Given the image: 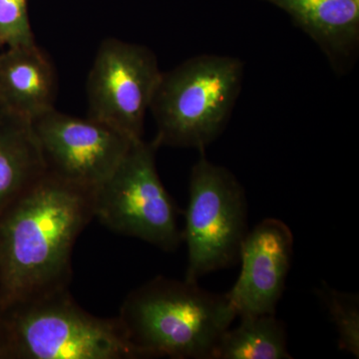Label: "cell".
Masks as SVG:
<instances>
[{
    "label": "cell",
    "instance_id": "6da1fadb",
    "mask_svg": "<svg viewBox=\"0 0 359 359\" xmlns=\"http://www.w3.org/2000/svg\"><path fill=\"white\" fill-rule=\"evenodd\" d=\"M94 192L46 172L0 214V311L68 289Z\"/></svg>",
    "mask_w": 359,
    "mask_h": 359
},
{
    "label": "cell",
    "instance_id": "7a4b0ae2",
    "mask_svg": "<svg viewBox=\"0 0 359 359\" xmlns=\"http://www.w3.org/2000/svg\"><path fill=\"white\" fill-rule=\"evenodd\" d=\"M237 318L226 294L198 283L157 276L132 290L118 318L148 358L212 359Z\"/></svg>",
    "mask_w": 359,
    "mask_h": 359
},
{
    "label": "cell",
    "instance_id": "3957f363",
    "mask_svg": "<svg viewBox=\"0 0 359 359\" xmlns=\"http://www.w3.org/2000/svg\"><path fill=\"white\" fill-rule=\"evenodd\" d=\"M244 73L240 58L216 54L194 56L162 72L149 110L157 145L204 152L228 125Z\"/></svg>",
    "mask_w": 359,
    "mask_h": 359
},
{
    "label": "cell",
    "instance_id": "277c9868",
    "mask_svg": "<svg viewBox=\"0 0 359 359\" xmlns=\"http://www.w3.org/2000/svg\"><path fill=\"white\" fill-rule=\"evenodd\" d=\"M11 359L148 358L119 318L87 313L67 290L0 311Z\"/></svg>",
    "mask_w": 359,
    "mask_h": 359
},
{
    "label": "cell",
    "instance_id": "5b68a950",
    "mask_svg": "<svg viewBox=\"0 0 359 359\" xmlns=\"http://www.w3.org/2000/svg\"><path fill=\"white\" fill-rule=\"evenodd\" d=\"M159 146L138 139L94 192V218L122 235L140 238L165 252L184 242L176 205L156 166Z\"/></svg>",
    "mask_w": 359,
    "mask_h": 359
},
{
    "label": "cell",
    "instance_id": "8992f818",
    "mask_svg": "<svg viewBox=\"0 0 359 359\" xmlns=\"http://www.w3.org/2000/svg\"><path fill=\"white\" fill-rule=\"evenodd\" d=\"M201 153L191 171L183 231L188 250L185 280L191 283L238 262L249 233L244 187L230 170Z\"/></svg>",
    "mask_w": 359,
    "mask_h": 359
},
{
    "label": "cell",
    "instance_id": "52a82bcc",
    "mask_svg": "<svg viewBox=\"0 0 359 359\" xmlns=\"http://www.w3.org/2000/svg\"><path fill=\"white\" fill-rule=\"evenodd\" d=\"M161 75L157 57L148 47L104 40L87 80V116L131 140L143 139L146 114Z\"/></svg>",
    "mask_w": 359,
    "mask_h": 359
},
{
    "label": "cell",
    "instance_id": "ba28073f",
    "mask_svg": "<svg viewBox=\"0 0 359 359\" xmlns=\"http://www.w3.org/2000/svg\"><path fill=\"white\" fill-rule=\"evenodd\" d=\"M32 123L47 173L85 188L103 183L134 141L88 116L79 118L55 108Z\"/></svg>",
    "mask_w": 359,
    "mask_h": 359
},
{
    "label": "cell",
    "instance_id": "9c48e42d",
    "mask_svg": "<svg viewBox=\"0 0 359 359\" xmlns=\"http://www.w3.org/2000/svg\"><path fill=\"white\" fill-rule=\"evenodd\" d=\"M294 236L278 219H264L248 233L242 248L240 276L226 292L238 318L276 314L292 264Z\"/></svg>",
    "mask_w": 359,
    "mask_h": 359
},
{
    "label": "cell",
    "instance_id": "30bf717a",
    "mask_svg": "<svg viewBox=\"0 0 359 359\" xmlns=\"http://www.w3.org/2000/svg\"><path fill=\"white\" fill-rule=\"evenodd\" d=\"M282 9L344 73L359 46V0H264Z\"/></svg>",
    "mask_w": 359,
    "mask_h": 359
},
{
    "label": "cell",
    "instance_id": "8fae6325",
    "mask_svg": "<svg viewBox=\"0 0 359 359\" xmlns=\"http://www.w3.org/2000/svg\"><path fill=\"white\" fill-rule=\"evenodd\" d=\"M56 89L53 65L37 44L0 52L2 109L32 121L54 108Z\"/></svg>",
    "mask_w": 359,
    "mask_h": 359
},
{
    "label": "cell",
    "instance_id": "7c38bea8",
    "mask_svg": "<svg viewBox=\"0 0 359 359\" xmlns=\"http://www.w3.org/2000/svg\"><path fill=\"white\" fill-rule=\"evenodd\" d=\"M46 174L32 123L0 110V214Z\"/></svg>",
    "mask_w": 359,
    "mask_h": 359
},
{
    "label": "cell",
    "instance_id": "4fadbf2b",
    "mask_svg": "<svg viewBox=\"0 0 359 359\" xmlns=\"http://www.w3.org/2000/svg\"><path fill=\"white\" fill-rule=\"evenodd\" d=\"M219 340L212 359H292L287 351V330L276 314L240 318Z\"/></svg>",
    "mask_w": 359,
    "mask_h": 359
},
{
    "label": "cell",
    "instance_id": "5bb4252c",
    "mask_svg": "<svg viewBox=\"0 0 359 359\" xmlns=\"http://www.w3.org/2000/svg\"><path fill=\"white\" fill-rule=\"evenodd\" d=\"M339 334L340 351L359 358V299L351 292H339L323 283L316 290Z\"/></svg>",
    "mask_w": 359,
    "mask_h": 359
},
{
    "label": "cell",
    "instance_id": "9a60e30c",
    "mask_svg": "<svg viewBox=\"0 0 359 359\" xmlns=\"http://www.w3.org/2000/svg\"><path fill=\"white\" fill-rule=\"evenodd\" d=\"M0 40L7 47L36 44L28 14V0H0Z\"/></svg>",
    "mask_w": 359,
    "mask_h": 359
},
{
    "label": "cell",
    "instance_id": "2e32d148",
    "mask_svg": "<svg viewBox=\"0 0 359 359\" xmlns=\"http://www.w3.org/2000/svg\"><path fill=\"white\" fill-rule=\"evenodd\" d=\"M0 359H11L8 335L1 320H0Z\"/></svg>",
    "mask_w": 359,
    "mask_h": 359
},
{
    "label": "cell",
    "instance_id": "e0dca14e",
    "mask_svg": "<svg viewBox=\"0 0 359 359\" xmlns=\"http://www.w3.org/2000/svg\"><path fill=\"white\" fill-rule=\"evenodd\" d=\"M4 46V44H2L1 40H0V47Z\"/></svg>",
    "mask_w": 359,
    "mask_h": 359
},
{
    "label": "cell",
    "instance_id": "ac0fdd59",
    "mask_svg": "<svg viewBox=\"0 0 359 359\" xmlns=\"http://www.w3.org/2000/svg\"><path fill=\"white\" fill-rule=\"evenodd\" d=\"M0 110H2V107H1V105H0Z\"/></svg>",
    "mask_w": 359,
    "mask_h": 359
}]
</instances>
